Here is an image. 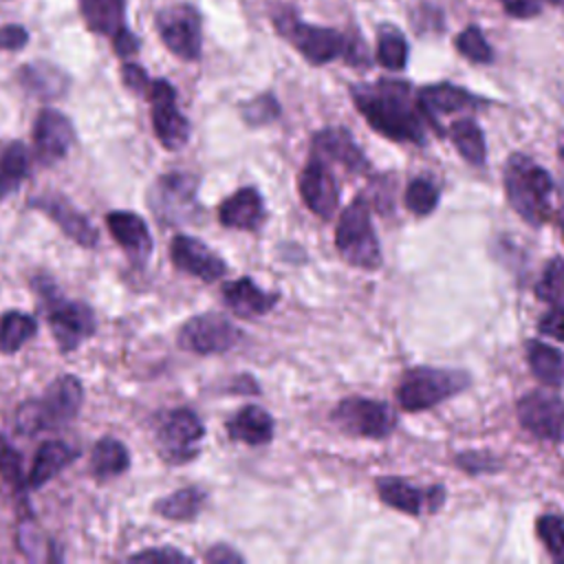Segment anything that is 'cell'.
Returning <instances> with one entry per match:
<instances>
[{"label": "cell", "mask_w": 564, "mask_h": 564, "mask_svg": "<svg viewBox=\"0 0 564 564\" xmlns=\"http://www.w3.org/2000/svg\"><path fill=\"white\" fill-rule=\"evenodd\" d=\"M350 97L359 115L381 137L399 143H425V117L408 82L381 77L355 84L350 86Z\"/></svg>", "instance_id": "6da1fadb"}, {"label": "cell", "mask_w": 564, "mask_h": 564, "mask_svg": "<svg viewBox=\"0 0 564 564\" xmlns=\"http://www.w3.org/2000/svg\"><path fill=\"white\" fill-rule=\"evenodd\" d=\"M278 33L313 66L328 64L337 57H348L352 64H366V48L359 42H350L346 33L333 26H319L300 20L293 11L273 15Z\"/></svg>", "instance_id": "7a4b0ae2"}, {"label": "cell", "mask_w": 564, "mask_h": 564, "mask_svg": "<svg viewBox=\"0 0 564 564\" xmlns=\"http://www.w3.org/2000/svg\"><path fill=\"white\" fill-rule=\"evenodd\" d=\"M505 192L513 212L533 227L544 225L551 218V174L529 159L513 152L505 165Z\"/></svg>", "instance_id": "3957f363"}, {"label": "cell", "mask_w": 564, "mask_h": 564, "mask_svg": "<svg viewBox=\"0 0 564 564\" xmlns=\"http://www.w3.org/2000/svg\"><path fill=\"white\" fill-rule=\"evenodd\" d=\"M84 401L82 381L73 375L57 377L42 397L24 401L15 412V432L35 436L46 430H59L70 423Z\"/></svg>", "instance_id": "277c9868"}, {"label": "cell", "mask_w": 564, "mask_h": 564, "mask_svg": "<svg viewBox=\"0 0 564 564\" xmlns=\"http://www.w3.org/2000/svg\"><path fill=\"white\" fill-rule=\"evenodd\" d=\"M471 383L469 375L449 368H410L397 388V401L405 412H423L463 392Z\"/></svg>", "instance_id": "5b68a950"}, {"label": "cell", "mask_w": 564, "mask_h": 564, "mask_svg": "<svg viewBox=\"0 0 564 564\" xmlns=\"http://www.w3.org/2000/svg\"><path fill=\"white\" fill-rule=\"evenodd\" d=\"M335 245L339 256L359 269H379L381 267V247L372 229L370 205L366 196H357L337 220Z\"/></svg>", "instance_id": "8992f818"}, {"label": "cell", "mask_w": 564, "mask_h": 564, "mask_svg": "<svg viewBox=\"0 0 564 564\" xmlns=\"http://www.w3.org/2000/svg\"><path fill=\"white\" fill-rule=\"evenodd\" d=\"M35 289L42 297V308L46 313V322H48L51 333L62 352L75 350L84 339H88L95 333L97 322H95V313L88 304L62 297L57 293L55 284H51V282H37Z\"/></svg>", "instance_id": "52a82bcc"}, {"label": "cell", "mask_w": 564, "mask_h": 564, "mask_svg": "<svg viewBox=\"0 0 564 564\" xmlns=\"http://www.w3.org/2000/svg\"><path fill=\"white\" fill-rule=\"evenodd\" d=\"M148 207L161 225H187L198 212V178L187 172L161 174L148 189Z\"/></svg>", "instance_id": "ba28073f"}, {"label": "cell", "mask_w": 564, "mask_h": 564, "mask_svg": "<svg viewBox=\"0 0 564 564\" xmlns=\"http://www.w3.org/2000/svg\"><path fill=\"white\" fill-rule=\"evenodd\" d=\"M330 419L341 432L364 438H386L394 432L399 423L392 405L364 397H348L339 401Z\"/></svg>", "instance_id": "9c48e42d"}, {"label": "cell", "mask_w": 564, "mask_h": 564, "mask_svg": "<svg viewBox=\"0 0 564 564\" xmlns=\"http://www.w3.org/2000/svg\"><path fill=\"white\" fill-rule=\"evenodd\" d=\"M205 427L198 414L189 408H174L165 412L156 427L159 452L167 463H187L198 454V441Z\"/></svg>", "instance_id": "30bf717a"}, {"label": "cell", "mask_w": 564, "mask_h": 564, "mask_svg": "<svg viewBox=\"0 0 564 564\" xmlns=\"http://www.w3.org/2000/svg\"><path fill=\"white\" fill-rule=\"evenodd\" d=\"M156 31L163 44L181 59L196 62L203 48L200 13L192 4H174L156 13Z\"/></svg>", "instance_id": "8fae6325"}, {"label": "cell", "mask_w": 564, "mask_h": 564, "mask_svg": "<svg viewBox=\"0 0 564 564\" xmlns=\"http://www.w3.org/2000/svg\"><path fill=\"white\" fill-rule=\"evenodd\" d=\"M152 128L165 150H181L189 139V121L176 106V90L167 79H152L145 93Z\"/></svg>", "instance_id": "7c38bea8"}, {"label": "cell", "mask_w": 564, "mask_h": 564, "mask_svg": "<svg viewBox=\"0 0 564 564\" xmlns=\"http://www.w3.org/2000/svg\"><path fill=\"white\" fill-rule=\"evenodd\" d=\"M242 330L218 313H203L189 317L178 330V346L196 355H218L234 348Z\"/></svg>", "instance_id": "4fadbf2b"}, {"label": "cell", "mask_w": 564, "mask_h": 564, "mask_svg": "<svg viewBox=\"0 0 564 564\" xmlns=\"http://www.w3.org/2000/svg\"><path fill=\"white\" fill-rule=\"evenodd\" d=\"M520 425L542 441L564 443V399L551 390L527 392L518 401Z\"/></svg>", "instance_id": "5bb4252c"}, {"label": "cell", "mask_w": 564, "mask_h": 564, "mask_svg": "<svg viewBox=\"0 0 564 564\" xmlns=\"http://www.w3.org/2000/svg\"><path fill=\"white\" fill-rule=\"evenodd\" d=\"M297 189L304 200V205L322 220H330L339 207V187L328 170L326 161L317 154H311V159L304 163Z\"/></svg>", "instance_id": "9a60e30c"}, {"label": "cell", "mask_w": 564, "mask_h": 564, "mask_svg": "<svg viewBox=\"0 0 564 564\" xmlns=\"http://www.w3.org/2000/svg\"><path fill=\"white\" fill-rule=\"evenodd\" d=\"M379 498L388 505L394 507L408 516H419L423 511L434 513L443 507L445 502V487L434 485V487H414L403 478L397 476H379L375 480Z\"/></svg>", "instance_id": "2e32d148"}, {"label": "cell", "mask_w": 564, "mask_h": 564, "mask_svg": "<svg viewBox=\"0 0 564 564\" xmlns=\"http://www.w3.org/2000/svg\"><path fill=\"white\" fill-rule=\"evenodd\" d=\"M170 258L178 271L203 282H216L227 273L225 260L194 236H174L170 242Z\"/></svg>", "instance_id": "e0dca14e"}, {"label": "cell", "mask_w": 564, "mask_h": 564, "mask_svg": "<svg viewBox=\"0 0 564 564\" xmlns=\"http://www.w3.org/2000/svg\"><path fill=\"white\" fill-rule=\"evenodd\" d=\"M416 101H419V108L425 117V123H430L438 134L443 132L441 126H438L441 115H449V112H458V110H471V108H480V106L487 104V99L469 93L463 86L449 84V82H438V84L423 86L416 93Z\"/></svg>", "instance_id": "ac0fdd59"}, {"label": "cell", "mask_w": 564, "mask_h": 564, "mask_svg": "<svg viewBox=\"0 0 564 564\" xmlns=\"http://www.w3.org/2000/svg\"><path fill=\"white\" fill-rule=\"evenodd\" d=\"M73 123L55 108H42L33 121V150L42 163H55L73 145Z\"/></svg>", "instance_id": "d6986e66"}, {"label": "cell", "mask_w": 564, "mask_h": 564, "mask_svg": "<svg viewBox=\"0 0 564 564\" xmlns=\"http://www.w3.org/2000/svg\"><path fill=\"white\" fill-rule=\"evenodd\" d=\"M37 212L46 214L70 240H75L82 247H95L99 242V234L95 225L64 196L59 194H42L29 203Z\"/></svg>", "instance_id": "ffe728a7"}, {"label": "cell", "mask_w": 564, "mask_h": 564, "mask_svg": "<svg viewBox=\"0 0 564 564\" xmlns=\"http://www.w3.org/2000/svg\"><path fill=\"white\" fill-rule=\"evenodd\" d=\"M311 148H313V154L322 156L324 161H335L348 172L361 174L370 170V163L364 150L357 145L355 137L346 128H339V126L322 128L319 132L313 134Z\"/></svg>", "instance_id": "44dd1931"}, {"label": "cell", "mask_w": 564, "mask_h": 564, "mask_svg": "<svg viewBox=\"0 0 564 564\" xmlns=\"http://www.w3.org/2000/svg\"><path fill=\"white\" fill-rule=\"evenodd\" d=\"M106 225L110 236L130 256V260L145 262V258L152 253V236L139 214L117 209L106 216Z\"/></svg>", "instance_id": "7402d4cb"}, {"label": "cell", "mask_w": 564, "mask_h": 564, "mask_svg": "<svg viewBox=\"0 0 564 564\" xmlns=\"http://www.w3.org/2000/svg\"><path fill=\"white\" fill-rule=\"evenodd\" d=\"M267 218L264 200L256 187H240L229 198H225L218 207L220 225L229 229L256 231Z\"/></svg>", "instance_id": "603a6c76"}, {"label": "cell", "mask_w": 564, "mask_h": 564, "mask_svg": "<svg viewBox=\"0 0 564 564\" xmlns=\"http://www.w3.org/2000/svg\"><path fill=\"white\" fill-rule=\"evenodd\" d=\"M223 300L231 308V313L251 319L269 313L278 302V293L262 291L251 278H238L223 284Z\"/></svg>", "instance_id": "cb8c5ba5"}, {"label": "cell", "mask_w": 564, "mask_h": 564, "mask_svg": "<svg viewBox=\"0 0 564 564\" xmlns=\"http://www.w3.org/2000/svg\"><path fill=\"white\" fill-rule=\"evenodd\" d=\"M77 449L62 443V441H44L37 452L35 458L31 463L29 476H26V487L37 489L44 487L48 480H53L62 469H66L75 458H77Z\"/></svg>", "instance_id": "d4e9b609"}, {"label": "cell", "mask_w": 564, "mask_h": 564, "mask_svg": "<svg viewBox=\"0 0 564 564\" xmlns=\"http://www.w3.org/2000/svg\"><path fill=\"white\" fill-rule=\"evenodd\" d=\"M227 434L247 445H264L273 438V419L260 405H245L227 421Z\"/></svg>", "instance_id": "484cf974"}, {"label": "cell", "mask_w": 564, "mask_h": 564, "mask_svg": "<svg viewBox=\"0 0 564 564\" xmlns=\"http://www.w3.org/2000/svg\"><path fill=\"white\" fill-rule=\"evenodd\" d=\"M20 84L40 99H57L68 90V77L48 62H33L20 68Z\"/></svg>", "instance_id": "4316f807"}, {"label": "cell", "mask_w": 564, "mask_h": 564, "mask_svg": "<svg viewBox=\"0 0 564 564\" xmlns=\"http://www.w3.org/2000/svg\"><path fill=\"white\" fill-rule=\"evenodd\" d=\"M79 11L93 33L112 40L126 29L123 0H79Z\"/></svg>", "instance_id": "83f0119b"}, {"label": "cell", "mask_w": 564, "mask_h": 564, "mask_svg": "<svg viewBox=\"0 0 564 564\" xmlns=\"http://www.w3.org/2000/svg\"><path fill=\"white\" fill-rule=\"evenodd\" d=\"M527 361L540 383L549 388L564 386V352L560 348L531 339L527 341Z\"/></svg>", "instance_id": "f1b7e54d"}, {"label": "cell", "mask_w": 564, "mask_h": 564, "mask_svg": "<svg viewBox=\"0 0 564 564\" xmlns=\"http://www.w3.org/2000/svg\"><path fill=\"white\" fill-rule=\"evenodd\" d=\"M130 467L128 447L115 436H101L90 452V474L97 480L115 478Z\"/></svg>", "instance_id": "f546056e"}, {"label": "cell", "mask_w": 564, "mask_h": 564, "mask_svg": "<svg viewBox=\"0 0 564 564\" xmlns=\"http://www.w3.org/2000/svg\"><path fill=\"white\" fill-rule=\"evenodd\" d=\"M449 139L454 143V148L458 150V154L476 167H482L487 161V145H485V134L480 130V126L471 119V117H463L456 119L449 126Z\"/></svg>", "instance_id": "4dcf8cb0"}, {"label": "cell", "mask_w": 564, "mask_h": 564, "mask_svg": "<svg viewBox=\"0 0 564 564\" xmlns=\"http://www.w3.org/2000/svg\"><path fill=\"white\" fill-rule=\"evenodd\" d=\"M29 176V150L22 141L9 143L0 152V198L13 194Z\"/></svg>", "instance_id": "1f68e13d"}, {"label": "cell", "mask_w": 564, "mask_h": 564, "mask_svg": "<svg viewBox=\"0 0 564 564\" xmlns=\"http://www.w3.org/2000/svg\"><path fill=\"white\" fill-rule=\"evenodd\" d=\"M205 505V491L198 487H183L165 498H159L154 502V511L161 518L167 520H176V522H185L198 516V511Z\"/></svg>", "instance_id": "d6a6232c"}, {"label": "cell", "mask_w": 564, "mask_h": 564, "mask_svg": "<svg viewBox=\"0 0 564 564\" xmlns=\"http://www.w3.org/2000/svg\"><path fill=\"white\" fill-rule=\"evenodd\" d=\"M377 62L388 68V70H403L408 64V55H410V46L405 35L392 26V24H383L377 31Z\"/></svg>", "instance_id": "836d02e7"}, {"label": "cell", "mask_w": 564, "mask_h": 564, "mask_svg": "<svg viewBox=\"0 0 564 564\" xmlns=\"http://www.w3.org/2000/svg\"><path fill=\"white\" fill-rule=\"evenodd\" d=\"M37 333V322L29 313L7 311L0 317V350L11 355Z\"/></svg>", "instance_id": "e575fe53"}, {"label": "cell", "mask_w": 564, "mask_h": 564, "mask_svg": "<svg viewBox=\"0 0 564 564\" xmlns=\"http://www.w3.org/2000/svg\"><path fill=\"white\" fill-rule=\"evenodd\" d=\"M454 46H456V51L465 59H469L474 64H491L494 62V48H491V44L487 42V37L482 35V31L476 24L465 26L456 35Z\"/></svg>", "instance_id": "d590c367"}, {"label": "cell", "mask_w": 564, "mask_h": 564, "mask_svg": "<svg viewBox=\"0 0 564 564\" xmlns=\"http://www.w3.org/2000/svg\"><path fill=\"white\" fill-rule=\"evenodd\" d=\"M403 203H405L408 212H412L416 216H427L438 205V187H436V183L430 181V178H423V176L412 178L408 183V187H405Z\"/></svg>", "instance_id": "8d00e7d4"}, {"label": "cell", "mask_w": 564, "mask_h": 564, "mask_svg": "<svg viewBox=\"0 0 564 564\" xmlns=\"http://www.w3.org/2000/svg\"><path fill=\"white\" fill-rule=\"evenodd\" d=\"M533 293L549 304L564 302V258L555 256L546 262L540 280L533 286Z\"/></svg>", "instance_id": "74e56055"}, {"label": "cell", "mask_w": 564, "mask_h": 564, "mask_svg": "<svg viewBox=\"0 0 564 564\" xmlns=\"http://www.w3.org/2000/svg\"><path fill=\"white\" fill-rule=\"evenodd\" d=\"M535 533L555 562H564V518L544 513L535 520Z\"/></svg>", "instance_id": "f35d334b"}, {"label": "cell", "mask_w": 564, "mask_h": 564, "mask_svg": "<svg viewBox=\"0 0 564 564\" xmlns=\"http://www.w3.org/2000/svg\"><path fill=\"white\" fill-rule=\"evenodd\" d=\"M240 115L249 126H267L280 117V104L273 93H262L240 106Z\"/></svg>", "instance_id": "ab89813d"}, {"label": "cell", "mask_w": 564, "mask_h": 564, "mask_svg": "<svg viewBox=\"0 0 564 564\" xmlns=\"http://www.w3.org/2000/svg\"><path fill=\"white\" fill-rule=\"evenodd\" d=\"M0 476L15 489L22 491L26 487V478L22 476L20 452L9 445L4 436H0Z\"/></svg>", "instance_id": "60d3db41"}, {"label": "cell", "mask_w": 564, "mask_h": 564, "mask_svg": "<svg viewBox=\"0 0 564 564\" xmlns=\"http://www.w3.org/2000/svg\"><path fill=\"white\" fill-rule=\"evenodd\" d=\"M456 465L469 474H482L498 469V460L487 452H460L456 456Z\"/></svg>", "instance_id": "b9f144b4"}, {"label": "cell", "mask_w": 564, "mask_h": 564, "mask_svg": "<svg viewBox=\"0 0 564 564\" xmlns=\"http://www.w3.org/2000/svg\"><path fill=\"white\" fill-rule=\"evenodd\" d=\"M538 330H540L542 335H549V337H555V339L564 341V306L553 304V308H549V311L540 317Z\"/></svg>", "instance_id": "7bdbcfd3"}, {"label": "cell", "mask_w": 564, "mask_h": 564, "mask_svg": "<svg viewBox=\"0 0 564 564\" xmlns=\"http://www.w3.org/2000/svg\"><path fill=\"white\" fill-rule=\"evenodd\" d=\"M496 2L502 7V11L509 18H516V20H529L542 13L540 0H496Z\"/></svg>", "instance_id": "ee69618b"}, {"label": "cell", "mask_w": 564, "mask_h": 564, "mask_svg": "<svg viewBox=\"0 0 564 564\" xmlns=\"http://www.w3.org/2000/svg\"><path fill=\"white\" fill-rule=\"evenodd\" d=\"M121 82L130 88V90H134V93H148V88H150V77H148V73L139 66V64H132V62H128V64H123L121 66Z\"/></svg>", "instance_id": "f6af8a7d"}, {"label": "cell", "mask_w": 564, "mask_h": 564, "mask_svg": "<svg viewBox=\"0 0 564 564\" xmlns=\"http://www.w3.org/2000/svg\"><path fill=\"white\" fill-rule=\"evenodd\" d=\"M29 42V33L20 24L0 26V48L2 51H20Z\"/></svg>", "instance_id": "bcb514c9"}, {"label": "cell", "mask_w": 564, "mask_h": 564, "mask_svg": "<svg viewBox=\"0 0 564 564\" xmlns=\"http://www.w3.org/2000/svg\"><path fill=\"white\" fill-rule=\"evenodd\" d=\"M130 560H134V562H189V557L185 553H181L172 546L141 551V553H134Z\"/></svg>", "instance_id": "7dc6e473"}, {"label": "cell", "mask_w": 564, "mask_h": 564, "mask_svg": "<svg viewBox=\"0 0 564 564\" xmlns=\"http://www.w3.org/2000/svg\"><path fill=\"white\" fill-rule=\"evenodd\" d=\"M205 560H207V562H214V564H240V562H245V557H242L238 551H234L231 546H227V544H216V546H212V549L205 553Z\"/></svg>", "instance_id": "c3c4849f"}, {"label": "cell", "mask_w": 564, "mask_h": 564, "mask_svg": "<svg viewBox=\"0 0 564 564\" xmlns=\"http://www.w3.org/2000/svg\"><path fill=\"white\" fill-rule=\"evenodd\" d=\"M557 225H560V231H562V238H564V209L557 216Z\"/></svg>", "instance_id": "681fc988"}, {"label": "cell", "mask_w": 564, "mask_h": 564, "mask_svg": "<svg viewBox=\"0 0 564 564\" xmlns=\"http://www.w3.org/2000/svg\"><path fill=\"white\" fill-rule=\"evenodd\" d=\"M544 2H549V4H553V7H560V9H564V0H544Z\"/></svg>", "instance_id": "f907efd6"}, {"label": "cell", "mask_w": 564, "mask_h": 564, "mask_svg": "<svg viewBox=\"0 0 564 564\" xmlns=\"http://www.w3.org/2000/svg\"><path fill=\"white\" fill-rule=\"evenodd\" d=\"M562 154H564V141H562Z\"/></svg>", "instance_id": "816d5d0a"}]
</instances>
